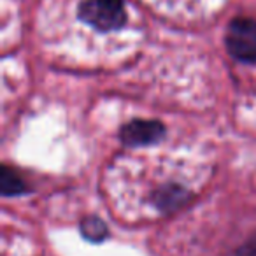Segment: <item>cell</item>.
I'll use <instances>...</instances> for the list:
<instances>
[{"mask_svg":"<svg viewBox=\"0 0 256 256\" xmlns=\"http://www.w3.org/2000/svg\"><path fill=\"white\" fill-rule=\"evenodd\" d=\"M226 50L235 60L242 64L256 62V20L235 18L228 25L224 36Z\"/></svg>","mask_w":256,"mask_h":256,"instance_id":"7a4b0ae2","label":"cell"},{"mask_svg":"<svg viewBox=\"0 0 256 256\" xmlns=\"http://www.w3.org/2000/svg\"><path fill=\"white\" fill-rule=\"evenodd\" d=\"M0 190H2V195L14 196L25 193L26 184L14 170H11L9 167H2V170H0Z\"/></svg>","mask_w":256,"mask_h":256,"instance_id":"277c9868","label":"cell"},{"mask_svg":"<svg viewBox=\"0 0 256 256\" xmlns=\"http://www.w3.org/2000/svg\"><path fill=\"white\" fill-rule=\"evenodd\" d=\"M79 18L98 32H112L126 23V11L121 0H82Z\"/></svg>","mask_w":256,"mask_h":256,"instance_id":"6da1fadb","label":"cell"},{"mask_svg":"<svg viewBox=\"0 0 256 256\" xmlns=\"http://www.w3.org/2000/svg\"><path fill=\"white\" fill-rule=\"evenodd\" d=\"M81 234L84 238L92 242H102L107 237V226L102 220L95 216L84 218L81 223Z\"/></svg>","mask_w":256,"mask_h":256,"instance_id":"5b68a950","label":"cell"},{"mask_svg":"<svg viewBox=\"0 0 256 256\" xmlns=\"http://www.w3.org/2000/svg\"><path fill=\"white\" fill-rule=\"evenodd\" d=\"M165 136V126L160 121L136 120L121 128V140L126 146H148L162 140Z\"/></svg>","mask_w":256,"mask_h":256,"instance_id":"3957f363","label":"cell"}]
</instances>
